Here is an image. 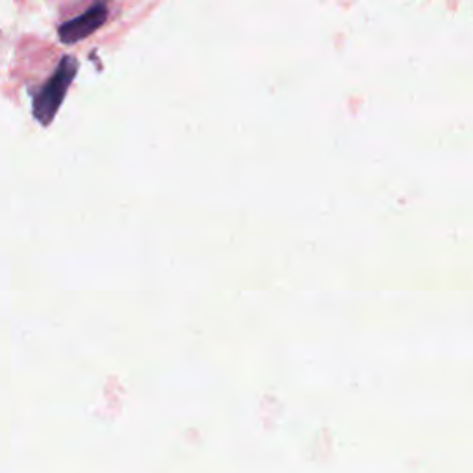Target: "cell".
Listing matches in <instances>:
<instances>
[{"label":"cell","mask_w":473,"mask_h":473,"mask_svg":"<svg viewBox=\"0 0 473 473\" xmlns=\"http://www.w3.org/2000/svg\"><path fill=\"white\" fill-rule=\"evenodd\" d=\"M76 72H78V61L72 56H63L60 65L56 67L54 74L48 78V82L43 85V89L33 99V117L39 124L48 126L56 113L60 111L61 104L65 100L67 91L74 82Z\"/></svg>","instance_id":"1"},{"label":"cell","mask_w":473,"mask_h":473,"mask_svg":"<svg viewBox=\"0 0 473 473\" xmlns=\"http://www.w3.org/2000/svg\"><path fill=\"white\" fill-rule=\"evenodd\" d=\"M106 21H108V6L99 2V4L91 6L87 11H84L80 17L61 24L60 28H57V35H60L61 43L74 45V43L93 35L100 26H104Z\"/></svg>","instance_id":"2"}]
</instances>
